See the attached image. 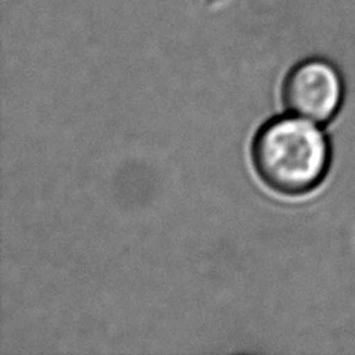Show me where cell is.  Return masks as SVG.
Returning a JSON list of instances; mask_svg holds the SVG:
<instances>
[{"label": "cell", "instance_id": "cell-1", "mask_svg": "<svg viewBox=\"0 0 355 355\" xmlns=\"http://www.w3.org/2000/svg\"><path fill=\"white\" fill-rule=\"evenodd\" d=\"M313 123L302 117H279L257 132L252 162L266 186L284 195H302L324 180L331 147Z\"/></svg>", "mask_w": 355, "mask_h": 355}, {"label": "cell", "instance_id": "cell-2", "mask_svg": "<svg viewBox=\"0 0 355 355\" xmlns=\"http://www.w3.org/2000/svg\"><path fill=\"white\" fill-rule=\"evenodd\" d=\"M284 101L291 112L315 123H326L343 101V81L327 61L307 60L287 75Z\"/></svg>", "mask_w": 355, "mask_h": 355}]
</instances>
